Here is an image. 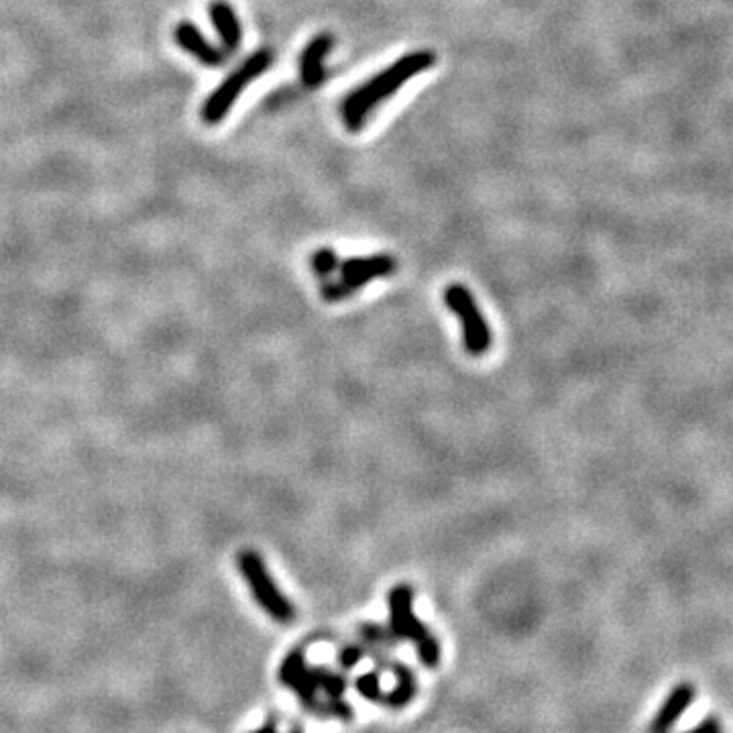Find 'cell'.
<instances>
[{
  "instance_id": "obj_1",
  "label": "cell",
  "mask_w": 733,
  "mask_h": 733,
  "mask_svg": "<svg viewBox=\"0 0 733 733\" xmlns=\"http://www.w3.org/2000/svg\"><path fill=\"white\" fill-rule=\"evenodd\" d=\"M434 62L436 55L432 51L428 49L412 51L398 62H393L383 72H379L377 76H373L371 80H367L363 86L349 92L341 104V119L347 125V129L351 133H359L365 127L373 108H377L383 100L396 94L408 80L430 70Z\"/></svg>"
},
{
  "instance_id": "obj_2",
  "label": "cell",
  "mask_w": 733,
  "mask_h": 733,
  "mask_svg": "<svg viewBox=\"0 0 733 733\" xmlns=\"http://www.w3.org/2000/svg\"><path fill=\"white\" fill-rule=\"evenodd\" d=\"M389 632L398 642L410 640L416 646L418 658L424 666L436 668L442 660V648L426 624L414 611V589L410 585H396L387 595Z\"/></svg>"
},
{
  "instance_id": "obj_3",
  "label": "cell",
  "mask_w": 733,
  "mask_h": 733,
  "mask_svg": "<svg viewBox=\"0 0 733 733\" xmlns=\"http://www.w3.org/2000/svg\"><path fill=\"white\" fill-rule=\"evenodd\" d=\"M279 683L284 685L286 689H290L300 703L316 713L322 719H341V721H351L353 719V707L343 701V699H328V701H320L318 699V679H316V670L314 666H308L306 662V654L304 648H294L284 660L279 664Z\"/></svg>"
},
{
  "instance_id": "obj_4",
  "label": "cell",
  "mask_w": 733,
  "mask_h": 733,
  "mask_svg": "<svg viewBox=\"0 0 733 733\" xmlns=\"http://www.w3.org/2000/svg\"><path fill=\"white\" fill-rule=\"evenodd\" d=\"M239 571L243 579L249 583L251 593L259 607L279 624H292L296 619L294 603L281 593L277 583L273 581L263 556L257 550H241L239 552Z\"/></svg>"
},
{
  "instance_id": "obj_5",
  "label": "cell",
  "mask_w": 733,
  "mask_h": 733,
  "mask_svg": "<svg viewBox=\"0 0 733 733\" xmlns=\"http://www.w3.org/2000/svg\"><path fill=\"white\" fill-rule=\"evenodd\" d=\"M271 64H273V51L269 47H263V49L251 53L249 58L206 98V102L202 106V121L206 125H218L224 117L229 115L233 104L241 96V92L257 76L265 74Z\"/></svg>"
},
{
  "instance_id": "obj_6",
  "label": "cell",
  "mask_w": 733,
  "mask_h": 733,
  "mask_svg": "<svg viewBox=\"0 0 733 733\" xmlns=\"http://www.w3.org/2000/svg\"><path fill=\"white\" fill-rule=\"evenodd\" d=\"M444 304L463 324L465 351L471 357H483L485 353H489L493 334L471 290L463 284H450L444 290Z\"/></svg>"
},
{
  "instance_id": "obj_7",
  "label": "cell",
  "mask_w": 733,
  "mask_h": 733,
  "mask_svg": "<svg viewBox=\"0 0 733 733\" xmlns=\"http://www.w3.org/2000/svg\"><path fill=\"white\" fill-rule=\"evenodd\" d=\"M345 288L355 296L357 290L371 284L373 279L387 277L398 271V259L393 255H369V257H351L343 265H338Z\"/></svg>"
},
{
  "instance_id": "obj_8",
  "label": "cell",
  "mask_w": 733,
  "mask_h": 733,
  "mask_svg": "<svg viewBox=\"0 0 733 733\" xmlns=\"http://www.w3.org/2000/svg\"><path fill=\"white\" fill-rule=\"evenodd\" d=\"M334 47V37L330 33L316 35L302 51L300 58V78L306 88H320L326 80L324 60Z\"/></svg>"
},
{
  "instance_id": "obj_9",
  "label": "cell",
  "mask_w": 733,
  "mask_h": 733,
  "mask_svg": "<svg viewBox=\"0 0 733 733\" xmlns=\"http://www.w3.org/2000/svg\"><path fill=\"white\" fill-rule=\"evenodd\" d=\"M174 39L184 51L194 55V58L200 64H204L206 68L222 66L224 60H227V55H229L224 49L214 47L212 43H208L204 39V35L198 31V27H194L192 23H180L174 29Z\"/></svg>"
},
{
  "instance_id": "obj_10",
  "label": "cell",
  "mask_w": 733,
  "mask_h": 733,
  "mask_svg": "<svg viewBox=\"0 0 733 733\" xmlns=\"http://www.w3.org/2000/svg\"><path fill=\"white\" fill-rule=\"evenodd\" d=\"M377 660H379L381 666H385V670H389L393 676H396V687H393L389 693H383L379 705H383L387 709H404V707H408L414 701V697L418 695L416 674L408 666H404L402 662L385 660L379 654H377Z\"/></svg>"
},
{
  "instance_id": "obj_11",
  "label": "cell",
  "mask_w": 733,
  "mask_h": 733,
  "mask_svg": "<svg viewBox=\"0 0 733 733\" xmlns=\"http://www.w3.org/2000/svg\"><path fill=\"white\" fill-rule=\"evenodd\" d=\"M208 15L222 39L224 51H227L229 55L235 53L243 39V29H241L235 9L229 3H224V0H212L208 7Z\"/></svg>"
},
{
  "instance_id": "obj_12",
  "label": "cell",
  "mask_w": 733,
  "mask_h": 733,
  "mask_svg": "<svg viewBox=\"0 0 733 733\" xmlns=\"http://www.w3.org/2000/svg\"><path fill=\"white\" fill-rule=\"evenodd\" d=\"M691 699H693V687L689 683L676 687L670 693V697L666 699V703L662 705V709L658 711V715L654 717L650 725V733H668L674 721L679 719V715L689 707Z\"/></svg>"
},
{
  "instance_id": "obj_13",
  "label": "cell",
  "mask_w": 733,
  "mask_h": 733,
  "mask_svg": "<svg viewBox=\"0 0 733 733\" xmlns=\"http://www.w3.org/2000/svg\"><path fill=\"white\" fill-rule=\"evenodd\" d=\"M316 670V679H318V687L320 691L326 695V699H343L345 691H347V679L332 668L326 666H314Z\"/></svg>"
},
{
  "instance_id": "obj_14",
  "label": "cell",
  "mask_w": 733,
  "mask_h": 733,
  "mask_svg": "<svg viewBox=\"0 0 733 733\" xmlns=\"http://www.w3.org/2000/svg\"><path fill=\"white\" fill-rule=\"evenodd\" d=\"M355 689H357V693H359L365 701L379 705V701H381V697H383L381 676H379V672H367V674H361L359 679L355 681Z\"/></svg>"
},
{
  "instance_id": "obj_15",
  "label": "cell",
  "mask_w": 733,
  "mask_h": 733,
  "mask_svg": "<svg viewBox=\"0 0 733 733\" xmlns=\"http://www.w3.org/2000/svg\"><path fill=\"white\" fill-rule=\"evenodd\" d=\"M338 255L332 251V249H318L312 257H310V265L314 269V273L320 277V279H328L330 273L334 269H338Z\"/></svg>"
},
{
  "instance_id": "obj_16",
  "label": "cell",
  "mask_w": 733,
  "mask_h": 733,
  "mask_svg": "<svg viewBox=\"0 0 733 733\" xmlns=\"http://www.w3.org/2000/svg\"><path fill=\"white\" fill-rule=\"evenodd\" d=\"M359 632H361L363 640H367L369 644L385 646V648H389V646H391V648H393V646H398L396 636H393L389 630H385V628L377 626V624H363V626L359 628Z\"/></svg>"
},
{
  "instance_id": "obj_17",
  "label": "cell",
  "mask_w": 733,
  "mask_h": 733,
  "mask_svg": "<svg viewBox=\"0 0 733 733\" xmlns=\"http://www.w3.org/2000/svg\"><path fill=\"white\" fill-rule=\"evenodd\" d=\"M320 294H322V300L330 302V304H336V302H343V300H349L353 294L345 288V284L341 279H326V284H322L320 288Z\"/></svg>"
},
{
  "instance_id": "obj_18",
  "label": "cell",
  "mask_w": 733,
  "mask_h": 733,
  "mask_svg": "<svg viewBox=\"0 0 733 733\" xmlns=\"http://www.w3.org/2000/svg\"><path fill=\"white\" fill-rule=\"evenodd\" d=\"M369 654H367V650L365 648H361L359 644H349V646H345V648H341V652H338V656H336V662H338V666H341V668H345V670H353L363 658H367Z\"/></svg>"
},
{
  "instance_id": "obj_19",
  "label": "cell",
  "mask_w": 733,
  "mask_h": 733,
  "mask_svg": "<svg viewBox=\"0 0 733 733\" xmlns=\"http://www.w3.org/2000/svg\"><path fill=\"white\" fill-rule=\"evenodd\" d=\"M251 733H279V729H277L275 721H273V719H269L265 725L257 727V729H255V731H251ZM290 733H304V731H302V729H292Z\"/></svg>"
}]
</instances>
